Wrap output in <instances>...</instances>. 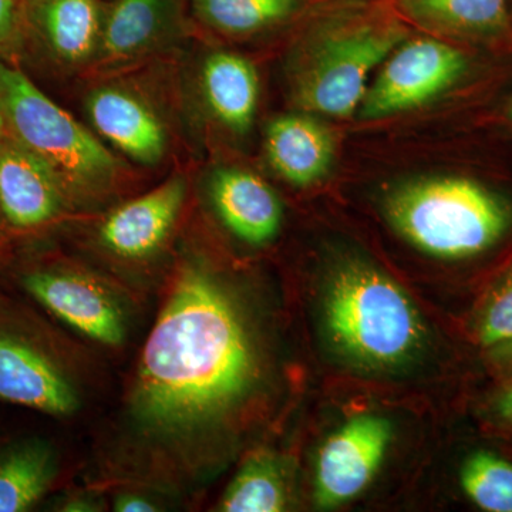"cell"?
Wrapping results in <instances>:
<instances>
[{"instance_id": "obj_2", "label": "cell", "mask_w": 512, "mask_h": 512, "mask_svg": "<svg viewBox=\"0 0 512 512\" xmlns=\"http://www.w3.org/2000/svg\"><path fill=\"white\" fill-rule=\"evenodd\" d=\"M323 319L335 348L365 369L407 365L427 339L419 309L402 286L359 259L343 262L330 276Z\"/></svg>"}, {"instance_id": "obj_12", "label": "cell", "mask_w": 512, "mask_h": 512, "mask_svg": "<svg viewBox=\"0 0 512 512\" xmlns=\"http://www.w3.org/2000/svg\"><path fill=\"white\" fill-rule=\"evenodd\" d=\"M211 197L229 231L249 245L268 244L281 228V201L255 174L235 168L217 171L211 180Z\"/></svg>"}, {"instance_id": "obj_22", "label": "cell", "mask_w": 512, "mask_h": 512, "mask_svg": "<svg viewBox=\"0 0 512 512\" xmlns=\"http://www.w3.org/2000/svg\"><path fill=\"white\" fill-rule=\"evenodd\" d=\"M212 28L234 35L258 32L291 15L295 0H192Z\"/></svg>"}, {"instance_id": "obj_29", "label": "cell", "mask_w": 512, "mask_h": 512, "mask_svg": "<svg viewBox=\"0 0 512 512\" xmlns=\"http://www.w3.org/2000/svg\"><path fill=\"white\" fill-rule=\"evenodd\" d=\"M8 137V127H6L5 117H3L2 109H0V143Z\"/></svg>"}, {"instance_id": "obj_4", "label": "cell", "mask_w": 512, "mask_h": 512, "mask_svg": "<svg viewBox=\"0 0 512 512\" xmlns=\"http://www.w3.org/2000/svg\"><path fill=\"white\" fill-rule=\"evenodd\" d=\"M406 32L389 20H359L320 30L306 50L295 82L303 110L333 119L359 111L370 77L403 42Z\"/></svg>"}, {"instance_id": "obj_18", "label": "cell", "mask_w": 512, "mask_h": 512, "mask_svg": "<svg viewBox=\"0 0 512 512\" xmlns=\"http://www.w3.org/2000/svg\"><path fill=\"white\" fill-rule=\"evenodd\" d=\"M413 22L434 32L458 36H493L510 23L508 0H399Z\"/></svg>"}, {"instance_id": "obj_3", "label": "cell", "mask_w": 512, "mask_h": 512, "mask_svg": "<svg viewBox=\"0 0 512 512\" xmlns=\"http://www.w3.org/2000/svg\"><path fill=\"white\" fill-rule=\"evenodd\" d=\"M387 217L413 247L446 261H467L493 251L512 229L503 197L466 177L413 181L390 195Z\"/></svg>"}, {"instance_id": "obj_19", "label": "cell", "mask_w": 512, "mask_h": 512, "mask_svg": "<svg viewBox=\"0 0 512 512\" xmlns=\"http://www.w3.org/2000/svg\"><path fill=\"white\" fill-rule=\"evenodd\" d=\"M171 10V0H116L101 33L104 55L127 59L143 52L167 25Z\"/></svg>"}, {"instance_id": "obj_21", "label": "cell", "mask_w": 512, "mask_h": 512, "mask_svg": "<svg viewBox=\"0 0 512 512\" xmlns=\"http://www.w3.org/2000/svg\"><path fill=\"white\" fill-rule=\"evenodd\" d=\"M460 487L477 508L512 512V461L495 451H473L460 467Z\"/></svg>"}, {"instance_id": "obj_25", "label": "cell", "mask_w": 512, "mask_h": 512, "mask_svg": "<svg viewBox=\"0 0 512 512\" xmlns=\"http://www.w3.org/2000/svg\"><path fill=\"white\" fill-rule=\"evenodd\" d=\"M19 8L16 0H0V49L9 46L18 35Z\"/></svg>"}, {"instance_id": "obj_26", "label": "cell", "mask_w": 512, "mask_h": 512, "mask_svg": "<svg viewBox=\"0 0 512 512\" xmlns=\"http://www.w3.org/2000/svg\"><path fill=\"white\" fill-rule=\"evenodd\" d=\"M488 362L491 363L495 372L505 377L512 376V339L494 348L485 350Z\"/></svg>"}, {"instance_id": "obj_15", "label": "cell", "mask_w": 512, "mask_h": 512, "mask_svg": "<svg viewBox=\"0 0 512 512\" xmlns=\"http://www.w3.org/2000/svg\"><path fill=\"white\" fill-rule=\"evenodd\" d=\"M202 86L214 116L234 133H247L258 107V76L254 66L232 53H214L202 69Z\"/></svg>"}, {"instance_id": "obj_30", "label": "cell", "mask_w": 512, "mask_h": 512, "mask_svg": "<svg viewBox=\"0 0 512 512\" xmlns=\"http://www.w3.org/2000/svg\"><path fill=\"white\" fill-rule=\"evenodd\" d=\"M508 119L512 121V101L510 103V107H508Z\"/></svg>"}, {"instance_id": "obj_14", "label": "cell", "mask_w": 512, "mask_h": 512, "mask_svg": "<svg viewBox=\"0 0 512 512\" xmlns=\"http://www.w3.org/2000/svg\"><path fill=\"white\" fill-rule=\"evenodd\" d=\"M90 117L101 136L141 164H156L164 156L163 124L146 104L123 90L100 89L92 94Z\"/></svg>"}, {"instance_id": "obj_5", "label": "cell", "mask_w": 512, "mask_h": 512, "mask_svg": "<svg viewBox=\"0 0 512 512\" xmlns=\"http://www.w3.org/2000/svg\"><path fill=\"white\" fill-rule=\"evenodd\" d=\"M0 109L8 133L45 160L64 181L109 180L116 161L99 140L53 103L20 70L0 63Z\"/></svg>"}, {"instance_id": "obj_16", "label": "cell", "mask_w": 512, "mask_h": 512, "mask_svg": "<svg viewBox=\"0 0 512 512\" xmlns=\"http://www.w3.org/2000/svg\"><path fill=\"white\" fill-rule=\"evenodd\" d=\"M29 18L57 57L79 63L92 55L100 35L97 0H28Z\"/></svg>"}, {"instance_id": "obj_11", "label": "cell", "mask_w": 512, "mask_h": 512, "mask_svg": "<svg viewBox=\"0 0 512 512\" xmlns=\"http://www.w3.org/2000/svg\"><path fill=\"white\" fill-rule=\"evenodd\" d=\"M183 178H173L113 212L100 229L101 241L123 258H146L173 228L185 198Z\"/></svg>"}, {"instance_id": "obj_23", "label": "cell", "mask_w": 512, "mask_h": 512, "mask_svg": "<svg viewBox=\"0 0 512 512\" xmlns=\"http://www.w3.org/2000/svg\"><path fill=\"white\" fill-rule=\"evenodd\" d=\"M476 339L485 350L512 339V266L491 288L478 312Z\"/></svg>"}, {"instance_id": "obj_10", "label": "cell", "mask_w": 512, "mask_h": 512, "mask_svg": "<svg viewBox=\"0 0 512 512\" xmlns=\"http://www.w3.org/2000/svg\"><path fill=\"white\" fill-rule=\"evenodd\" d=\"M0 400L53 416H66L79 406L72 383L52 360L2 330Z\"/></svg>"}, {"instance_id": "obj_13", "label": "cell", "mask_w": 512, "mask_h": 512, "mask_svg": "<svg viewBox=\"0 0 512 512\" xmlns=\"http://www.w3.org/2000/svg\"><path fill=\"white\" fill-rule=\"evenodd\" d=\"M266 156L288 183L309 187L329 173L335 141L328 128L311 117H279L266 131Z\"/></svg>"}, {"instance_id": "obj_28", "label": "cell", "mask_w": 512, "mask_h": 512, "mask_svg": "<svg viewBox=\"0 0 512 512\" xmlns=\"http://www.w3.org/2000/svg\"><path fill=\"white\" fill-rule=\"evenodd\" d=\"M96 504L93 501H87L86 498H73L69 503L63 504V511L69 512H84V511H96Z\"/></svg>"}, {"instance_id": "obj_24", "label": "cell", "mask_w": 512, "mask_h": 512, "mask_svg": "<svg viewBox=\"0 0 512 512\" xmlns=\"http://www.w3.org/2000/svg\"><path fill=\"white\" fill-rule=\"evenodd\" d=\"M488 417L500 429H512V376L503 389L495 394Z\"/></svg>"}, {"instance_id": "obj_27", "label": "cell", "mask_w": 512, "mask_h": 512, "mask_svg": "<svg viewBox=\"0 0 512 512\" xmlns=\"http://www.w3.org/2000/svg\"><path fill=\"white\" fill-rule=\"evenodd\" d=\"M114 511L117 512H153L157 505L140 494L121 493L114 498Z\"/></svg>"}, {"instance_id": "obj_17", "label": "cell", "mask_w": 512, "mask_h": 512, "mask_svg": "<svg viewBox=\"0 0 512 512\" xmlns=\"http://www.w3.org/2000/svg\"><path fill=\"white\" fill-rule=\"evenodd\" d=\"M57 476L55 450L40 440L13 444L0 453V512L28 511Z\"/></svg>"}, {"instance_id": "obj_8", "label": "cell", "mask_w": 512, "mask_h": 512, "mask_svg": "<svg viewBox=\"0 0 512 512\" xmlns=\"http://www.w3.org/2000/svg\"><path fill=\"white\" fill-rule=\"evenodd\" d=\"M26 291L47 311L87 338L120 345L124 322L119 306L99 285L70 272H32L23 279Z\"/></svg>"}, {"instance_id": "obj_1", "label": "cell", "mask_w": 512, "mask_h": 512, "mask_svg": "<svg viewBox=\"0 0 512 512\" xmlns=\"http://www.w3.org/2000/svg\"><path fill=\"white\" fill-rule=\"evenodd\" d=\"M258 377L244 316L211 275L178 276L138 367L134 410L163 434H184L221 419Z\"/></svg>"}, {"instance_id": "obj_20", "label": "cell", "mask_w": 512, "mask_h": 512, "mask_svg": "<svg viewBox=\"0 0 512 512\" xmlns=\"http://www.w3.org/2000/svg\"><path fill=\"white\" fill-rule=\"evenodd\" d=\"M288 504L285 470L275 454L259 451L239 468L222 495L224 512H279Z\"/></svg>"}, {"instance_id": "obj_9", "label": "cell", "mask_w": 512, "mask_h": 512, "mask_svg": "<svg viewBox=\"0 0 512 512\" xmlns=\"http://www.w3.org/2000/svg\"><path fill=\"white\" fill-rule=\"evenodd\" d=\"M63 207V180L45 160L9 138L0 143V215L13 228L40 227Z\"/></svg>"}, {"instance_id": "obj_6", "label": "cell", "mask_w": 512, "mask_h": 512, "mask_svg": "<svg viewBox=\"0 0 512 512\" xmlns=\"http://www.w3.org/2000/svg\"><path fill=\"white\" fill-rule=\"evenodd\" d=\"M463 52L430 37L400 43L384 60L357 116L380 120L419 109L450 90L467 72Z\"/></svg>"}, {"instance_id": "obj_7", "label": "cell", "mask_w": 512, "mask_h": 512, "mask_svg": "<svg viewBox=\"0 0 512 512\" xmlns=\"http://www.w3.org/2000/svg\"><path fill=\"white\" fill-rule=\"evenodd\" d=\"M392 437V423L379 414H360L346 421L320 448L316 504L336 508L359 497L382 466Z\"/></svg>"}]
</instances>
